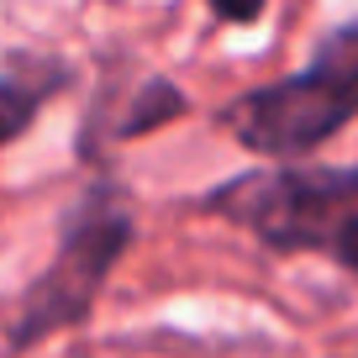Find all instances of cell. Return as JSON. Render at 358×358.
Listing matches in <instances>:
<instances>
[{
	"mask_svg": "<svg viewBox=\"0 0 358 358\" xmlns=\"http://www.w3.org/2000/svg\"><path fill=\"white\" fill-rule=\"evenodd\" d=\"M216 211L253 227L274 248H327L358 268V169L258 174L211 195Z\"/></svg>",
	"mask_w": 358,
	"mask_h": 358,
	"instance_id": "1",
	"label": "cell"
},
{
	"mask_svg": "<svg viewBox=\"0 0 358 358\" xmlns=\"http://www.w3.org/2000/svg\"><path fill=\"white\" fill-rule=\"evenodd\" d=\"M358 116V27L327 37L311 69L253 90L232 127L253 153H306Z\"/></svg>",
	"mask_w": 358,
	"mask_h": 358,
	"instance_id": "2",
	"label": "cell"
},
{
	"mask_svg": "<svg viewBox=\"0 0 358 358\" xmlns=\"http://www.w3.org/2000/svg\"><path fill=\"white\" fill-rule=\"evenodd\" d=\"M122 248H127V211L122 206H90V211H79V222L69 227V243L58 248V264L27 295V316L16 327V343H32V337L85 316L90 295L101 290V280L111 274Z\"/></svg>",
	"mask_w": 358,
	"mask_h": 358,
	"instance_id": "3",
	"label": "cell"
},
{
	"mask_svg": "<svg viewBox=\"0 0 358 358\" xmlns=\"http://www.w3.org/2000/svg\"><path fill=\"white\" fill-rule=\"evenodd\" d=\"M211 6H216L222 22H253V16L264 11V0H211Z\"/></svg>",
	"mask_w": 358,
	"mask_h": 358,
	"instance_id": "5",
	"label": "cell"
},
{
	"mask_svg": "<svg viewBox=\"0 0 358 358\" xmlns=\"http://www.w3.org/2000/svg\"><path fill=\"white\" fill-rule=\"evenodd\" d=\"M43 90L37 85H16V79H0V143H11L27 122H32Z\"/></svg>",
	"mask_w": 358,
	"mask_h": 358,
	"instance_id": "4",
	"label": "cell"
}]
</instances>
